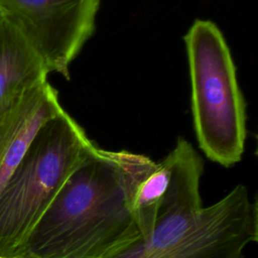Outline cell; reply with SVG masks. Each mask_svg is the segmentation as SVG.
<instances>
[{
    "mask_svg": "<svg viewBox=\"0 0 258 258\" xmlns=\"http://www.w3.org/2000/svg\"><path fill=\"white\" fill-rule=\"evenodd\" d=\"M95 145L64 109L39 128L0 189V257L19 256L60 187Z\"/></svg>",
    "mask_w": 258,
    "mask_h": 258,
    "instance_id": "3957f363",
    "label": "cell"
},
{
    "mask_svg": "<svg viewBox=\"0 0 258 258\" xmlns=\"http://www.w3.org/2000/svg\"><path fill=\"white\" fill-rule=\"evenodd\" d=\"M183 39L199 146L209 159L230 167L241 160L246 140V106L230 48L210 20L197 19Z\"/></svg>",
    "mask_w": 258,
    "mask_h": 258,
    "instance_id": "277c9868",
    "label": "cell"
},
{
    "mask_svg": "<svg viewBox=\"0 0 258 258\" xmlns=\"http://www.w3.org/2000/svg\"><path fill=\"white\" fill-rule=\"evenodd\" d=\"M62 110L57 91L45 81L26 91L0 115V189L39 128Z\"/></svg>",
    "mask_w": 258,
    "mask_h": 258,
    "instance_id": "8992f818",
    "label": "cell"
},
{
    "mask_svg": "<svg viewBox=\"0 0 258 258\" xmlns=\"http://www.w3.org/2000/svg\"><path fill=\"white\" fill-rule=\"evenodd\" d=\"M101 0H0V15L27 38L49 73L69 68L92 36Z\"/></svg>",
    "mask_w": 258,
    "mask_h": 258,
    "instance_id": "5b68a950",
    "label": "cell"
},
{
    "mask_svg": "<svg viewBox=\"0 0 258 258\" xmlns=\"http://www.w3.org/2000/svg\"><path fill=\"white\" fill-rule=\"evenodd\" d=\"M48 74L23 33L0 15V115L26 91L47 81Z\"/></svg>",
    "mask_w": 258,
    "mask_h": 258,
    "instance_id": "52a82bcc",
    "label": "cell"
},
{
    "mask_svg": "<svg viewBox=\"0 0 258 258\" xmlns=\"http://www.w3.org/2000/svg\"><path fill=\"white\" fill-rule=\"evenodd\" d=\"M0 258H2V257H0Z\"/></svg>",
    "mask_w": 258,
    "mask_h": 258,
    "instance_id": "ba28073f",
    "label": "cell"
},
{
    "mask_svg": "<svg viewBox=\"0 0 258 258\" xmlns=\"http://www.w3.org/2000/svg\"><path fill=\"white\" fill-rule=\"evenodd\" d=\"M168 154L170 178L151 234L109 258H242L258 239L257 202L238 184L204 207L200 154L180 137Z\"/></svg>",
    "mask_w": 258,
    "mask_h": 258,
    "instance_id": "7a4b0ae2",
    "label": "cell"
},
{
    "mask_svg": "<svg viewBox=\"0 0 258 258\" xmlns=\"http://www.w3.org/2000/svg\"><path fill=\"white\" fill-rule=\"evenodd\" d=\"M155 163L143 154L95 145L17 258H109L142 239L134 204L139 184Z\"/></svg>",
    "mask_w": 258,
    "mask_h": 258,
    "instance_id": "6da1fadb",
    "label": "cell"
}]
</instances>
